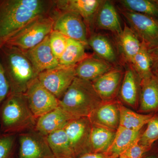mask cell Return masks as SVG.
Wrapping results in <instances>:
<instances>
[{
	"label": "cell",
	"instance_id": "obj_19",
	"mask_svg": "<svg viewBox=\"0 0 158 158\" xmlns=\"http://www.w3.org/2000/svg\"><path fill=\"white\" fill-rule=\"evenodd\" d=\"M141 81L131 65L125 71L118 95L123 102L134 109L139 105Z\"/></svg>",
	"mask_w": 158,
	"mask_h": 158
},
{
	"label": "cell",
	"instance_id": "obj_34",
	"mask_svg": "<svg viewBox=\"0 0 158 158\" xmlns=\"http://www.w3.org/2000/svg\"><path fill=\"white\" fill-rule=\"evenodd\" d=\"M10 92V85L0 61V106Z\"/></svg>",
	"mask_w": 158,
	"mask_h": 158
},
{
	"label": "cell",
	"instance_id": "obj_18",
	"mask_svg": "<svg viewBox=\"0 0 158 158\" xmlns=\"http://www.w3.org/2000/svg\"><path fill=\"white\" fill-rule=\"evenodd\" d=\"M94 27L110 31L117 38L121 35L123 28L118 12L112 2L102 1L95 17Z\"/></svg>",
	"mask_w": 158,
	"mask_h": 158
},
{
	"label": "cell",
	"instance_id": "obj_9",
	"mask_svg": "<svg viewBox=\"0 0 158 158\" xmlns=\"http://www.w3.org/2000/svg\"><path fill=\"white\" fill-rule=\"evenodd\" d=\"M92 127L88 117H80L71 120L64 128L76 158L90 152Z\"/></svg>",
	"mask_w": 158,
	"mask_h": 158
},
{
	"label": "cell",
	"instance_id": "obj_17",
	"mask_svg": "<svg viewBox=\"0 0 158 158\" xmlns=\"http://www.w3.org/2000/svg\"><path fill=\"white\" fill-rule=\"evenodd\" d=\"M75 118L60 106L37 118L35 131L44 137L64 128L67 123Z\"/></svg>",
	"mask_w": 158,
	"mask_h": 158
},
{
	"label": "cell",
	"instance_id": "obj_20",
	"mask_svg": "<svg viewBox=\"0 0 158 158\" xmlns=\"http://www.w3.org/2000/svg\"><path fill=\"white\" fill-rule=\"evenodd\" d=\"M114 65L100 58L90 55L77 64L75 67L76 77L92 81L113 69Z\"/></svg>",
	"mask_w": 158,
	"mask_h": 158
},
{
	"label": "cell",
	"instance_id": "obj_26",
	"mask_svg": "<svg viewBox=\"0 0 158 158\" xmlns=\"http://www.w3.org/2000/svg\"><path fill=\"white\" fill-rule=\"evenodd\" d=\"M116 132L92 125L90 135V152H107L113 143Z\"/></svg>",
	"mask_w": 158,
	"mask_h": 158
},
{
	"label": "cell",
	"instance_id": "obj_35",
	"mask_svg": "<svg viewBox=\"0 0 158 158\" xmlns=\"http://www.w3.org/2000/svg\"><path fill=\"white\" fill-rule=\"evenodd\" d=\"M119 157L111 155L107 152L101 153H88L83 155L78 158H117Z\"/></svg>",
	"mask_w": 158,
	"mask_h": 158
},
{
	"label": "cell",
	"instance_id": "obj_22",
	"mask_svg": "<svg viewBox=\"0 0 158 158\" xmlns=\"http://www.w3.org/2000/svg\"><path fill=\"white\" fill-rule=\"evenodd\" d=\"M46 137L54 158H76L64 128L51 133Z\"/></svg>",
	"mask_w": 158,
	"mask_h": 158
},
{
	"label": "cell",
	"instance_id": "obj_10",
	"mask_svg": "<svg viewBox=\"0 0 158 158\" xmlns=\"http://www.w3.org/2000/svg\"><path fill=\"white\" fill-rule=\"evenodd\" d=\"M25 94L30 110L36 119L59 106V100L41 85L37 78Z\"/></svg>",
	"mask_w": 158,
	"mask_h": 158
},
{
	"label": "cell",
	"instance_id": "obj_31",
	"mask_svg": "<svg viewBox=\"0 0 158 158\" xmlns=\"http://www.w3.org/2000/svg\"><path fill=\"white\" fill-rule=\"evenodd\" d=\"M68 38L58 31H53L49 35L51 49L54 56L59 60L65 51Z\"/></svg>",
	"mask_w": 158,
	"mask_h": 158
},
{
	"label": "cell",
	"instance_id": "obj_7",
	"mask_svg": "<svg viewBox=\"0 0 158 158\" xmlns=\"http://www.w3.org/2000/svg\"><path fill=\"white\" fill-rule=\"evenodd\" d=\"M76 65H59L42 72L37 79L41 85L59 100L63 96L76 77Z\"/></svg>",
	"mask_w": 158,
	"mask_h": 158
},
{
	"label": "cell",
	"instance_id": "obj_3",
	"mask_svg": "<svg viewBox=\"0 0 158 158\" xmlns=\"http://www.w3.org/2000/svg\"><path fill=\"white\" fill-rule=\"evenodd\" d=\"M102 102L91 81L76 77L59 100V106L74 118L88 117Z\"/></svg>",
	"mask_w": 158,
	"mask_h": 158
},
{
	"label": "cell",
	"instance_id": "obj_25",
	"mask_svg": "<svg viewBox=\"0 0 158 158\" xmlns=\"http://www.w3.org/2000/svg\"><path fill=\"white\" fill-rule=\"evenodd\" d=\"M119 108V126L132 131H141L153 116L136 113L126 107L120 101Z\"/></svg>",
	"mask_w": 158,
	"mask_h": 158
},
{
	"label": "cell",
	"instance_id": "obj_24",
	"mask_svg": "<svg viewBox=\"0 0 158 158\" xmlns=\"http://www.w3.org/2000/svg\"><path fill=\"white\" fill-rule=\"evenodd\" d=\"M118 39L123 58L126 62L130 64L133 57L138 53L141 48V41L135 32L126 23Z\"/></svg>",
	"mask_w": 158,
	"mask_h": 158
},
{
	"label": "cell",
	"instance_id": "obj_36",
	"mask_svg": "<svg viewBox=\"0 0 158 158\" xmlns=\"http://www.w3.org/2000/svg\"><path fill=\"white\" fill-rule=\"evenodd\" d=\"M148 52L152 61V70L158 71V45L148 49Z\"/></svg>",
	"mask_w": 158,
	"mask_h": 158
},
{
	"label": "cell",
	"instance_id": "obj_28",
	"mask_svg": "<svg viewBox=\"0 0 158 158\" xmlns=\"http://www.w3.org/2000/svg\"><path fill=\"white\" fill-rule=\"evenodd\" d=\"M129 64L141 79L147 77L152 73V61L148 49L144 43L141 42V48Z\"/></svg>",
	"mask_w": 158,
	"mask_h": 158
},
{
	"label": "cell",
	"instance_id": "obj_23",
	"mask_svg": "<svg viewBox=\"0 0 158 158\" xmlns=\"http://www.w3.org/2000/svg\"><path fill=\"white\" fill-rule=\"evenodd\" d=\"M141 131H135L118 127L111 146L106 152L119 157L131 145L140 140Z\"/></svg>",
	"mask_w": 158,
	"mask_h": 158
},
{
	"label": "cell",
	"instance_id": "obj_1",
	"mask_svg": "<svg viewBox=\"0 0 158 158\" xmlns=\"http://www.w3.org/2000/svg\"><path fill=\"white\" fill-rule=\"evenodd\" d=\"M55 9L54 1L0 0V49L29 23Z\"/></svg>",
	"mask_w": 158,
	"mask_h": 158
},
{
	"label": "cell",
	"instance_id": "obj_37",
	"mask_svg": "<svg viewBox=\"0 0 158 158\" xmlns=\"http://www.w3.org/2000/svg\"><path fill=\"white\" fill-rule=\"evenodd\" d=\"M146 158H155L153 157H147Z\"/></svg>",
	"mask_w": 158,
	"mask_h": 158
},
{
	"label": "cell",
	"instance_id": "obj_38",
	"mask_svg": "<svg viewBox=\"0 0 158 158\" xmlns=\"http://www.w3.org/2000/svg\"><path fill=\"white\" fill-rule=\"evenodd\" d=\"M119 158H123V157H122V156H119V157H118Z\"/></svg>",
	"mask_w": 158,
	"mask_h": 158
},
{
	"label": "cell",
	"instance_id": "obj_12",
	"mask_svg": "<svg viewBox=\"0 0 158 158\" xmlns=\"http://www.w3.org/2000/svg\"><path fill=\"white\" fill-rule=\"evenodd\" d=\"M19 139V158H55L46 137L35 130L20 134Z\"/></svg>",
	"mask_w": 158,
	"mask_h": 158
},
{
	"label": "cell",
	"instance_id": "obj_27",
	"mask_svg": "<svg viewBox=\"0 0 158 158\" xmlns=\"http://www.w3.org/2000/svg\"><path fill=\"white\" fill-rule=\"evenodd\" d=\"M85 46L82 43L68 38L66 48L59 59L60 65H76L89 56L85 51Z\"/></svg>",
	"mask_w": 158,
	"mask_h": 158
},
{
	"label": "cell",
	"instance_id": "obj_39",
	"mask_svg": "<svg viewBox=\"0 0 158 158\" xmlns=\"http://www.w3.org/2000/svg\"></svg>",
	"mask_w": 158,
	"mask_h": 158
},
{
	"label": "cell",
	"instance_id": "obj_30",
	"mask_svg": "<svg viewBox=\"0 0 158 158\" xmlns=\"http://www.w3.org/2000/svg\"><path fill=\"white\" fill-rule=\"evenodd\" d=\"M147 125L146 130L141 134L139 143L151 147L152 144L158 140V115H153Z\"/></svg>",
	"mask_w": 158,
	"mask_h": 158
},
{
	"label": "cell",
	"instance_id": "obj_2",
	"mask_svg": "<svg viewBox=\"0 0 158 158\" xmlns=\"http://www.w3.org/2000/svg\"><path fill=\"white\" fill-rule=\"evenodd\" d=\"M0 61L8 79L11 93H25L38 74L23 52L6 44L0 49Z\"/></svg>",
	"mask_w": 158,
	"mask_h": 158
},
{
	"label": "cell",
	"instance_id": "obj_29",
	"mask_svg": "<svg viewBox=\"0 0 158 158\" xmlns=\"http://www.w3.org/2000/svg\"><path fill=\"white\" fill-rule=\"evenodd\" d=\"M123 9L145 15L158 21V0H122Z\"/></svg>",
	"mask_w": 158,
	"mask_h": 158
},
{
	"label": "cell",
	"instance_id": "obj_16",
	"mask_svg": "<svg viewBox=\"0 0 158 158\" xmlns=\"http://www.w3.org/2000/svg\"><path fill=\"white\" fill-rule=\"evenodd\" d=\"M139 105L142 113L158 111V71L141 79Z\"/></svg>",
	"mask_w": 158,
	"mask_h": 158
},
{
	"label": "cell",
	"instance_id": "obj_6",
	"mask_svg": "<svg viewBox=\"0 0 158 158\" xmlns=\"http://www.w3.org/2000/svg\"><path fill=\"white\" fill-rule=\"evenodd\" d=\"M129 27L148 49L158 45V21L145 15L119 9Z\"/></svg>",
	"mask_w": 158,
	"mask_h": 158
},
{
	"label": "cell",
	"instance_id": "obj_13",
	"mask_svg": "<svg viewBox=\"0 0 158 158\" xmlns=\"http://www.w3.org/2000/svg\"><path fill=\"white\" fill-rule=\"evenodd\" d=\"M119 67H114L106 73L91 81L94 90L102 102L116 99L124 74Z\"/></svg>",
	"mask_w": 158,
	"mask_h": 158
},
{
	"label": "cell",
	"instance_id": "obj_33",
	"mask_svg": "<svg viewBox=\"0 0 158 158\" xmlns=\"http://www.w3.org/2000/svg\"><path fill=\"white\" fill-rule=\"evenodd\" d=\"M151 148L140 144L139 140L131 145L119 156L124 158H141L151 149Z\"/></svg>",
	"mask_w": 158,
	"mask_h": 158
},
{
	"label": "cell",
	"instance_id": "obj_14",
	"mask_svg": "<svg viewBox=\"0 0 158 158\" xmlns=\"http://www.w3.org/2000/svg\"><path fill=\"white\" fill-rule=\"evenodd\" d=\"M119 100L102 102L88 116L93 125L116 131L119 125Z\"/></svg>",
	"mask_w": 158,
	"mask_h": 158
},
{
	"label": "cell",
	"instance_id": "obj_8",
	"mask_svg": "<svg viewBox=\"0 0 158 158\" xmlns=\"http://www.w3.org/2000/svg\"><path fill=\"white\" fill-rule=\"evenodd\" d=\"M53 30L60 32L67 38L82 43L85 46L88 45V29L82 17L75 12L56 9Z\"/></svg>",
	"mask_w": 158,
	"mask_h": 158
},
{
	"label": "cell",
	"instance_id": "obj_21",
	"mask_svg": "<svg viewBox=\"0 0 158 158\" xmlns=\"http://www.w3.org/2000/svg\"><path fill=\"white\" fill-rule=\"evenodd\" d=\"M88 45L98 58L113 65L117 62L118 55L116 49L112 41L106 35L93 33L88 37Z\"/></svg>",
	"mask_w": 158,
	"mask_h": 158
},
{
	"label": "cell",
	"instance_id": "obj_15",
	"mask_svg": "<svg viewBox=\"0 0 158 158\" xmlns=\"http://www.w3.org/2000/svg\"><path fill=\"white\" fill-rule=\"evenodd\" d=\"M23 52L38 75L42 72L55 68L59 65V60L54 56L51 49L49 35L38 45Z\"/></svg>",
	"mask_w": 158,
	"mask_h": 158
},
{
	"label": "cell",
	"instance_id": "obj_11",
	"mask_svg": "<svg viewBox=\"0 0 158 158\" xmlns=\"http://www.w3.org/2000/svg\"><path fill=\"white\" fill-rule=\"evenodd\" d=\"M103 1L101 0H56L55 7L60 11H70L80 15L88 29L89 37L93 34L94 21L99 8Z\"/></svg>",
	"mask_w": 158,
	"mask_h": 158
},
{
	"label": "cell",
	"instance_id": "obj_32",
	"mask_svg": "<svg viewBox=\"0 0 158 158\" xmlns=\"http://www.w3.org/2000/svg\"><path fill=\"white\" fill-rule=\"evenodd\" d=\"M15 134H4L0 135V158H10L15 144Z\"/></svg>",
	"mask_w": 158,
	"mask_h": 158
},
{
	"label": "cell",
	"instance_id": "obj_4",
	"mask_svg": "<svg viewBox=\"0 0 158 158\" xmlns=\"http://www.w3.org/2000/svg\"><path fill=\"white\" fill-rule=\"evenodd\" d=\"M36 119L25 93L10 92L0 106V122L4 134H15L35 127Z\"/></svg>",
	"mask_w": 158,
	"mask_h": 158
},
{
	"label": "cell",
	"instance_id": "obj_5",
	"mask_svg": "<svg viewBox=\"0 0 158 158\" xmlns=\"http://www.w3.org/2000/svg\"><path fill=\"white\" fill-rule=\"evenodd\" d=\"M56 9L52 14L37 18L27 25L6 44L21 50H28L38 45L53 30Z\"/></svg>",
	"mask_w": 158,
	"mask_h": 158
}]
</instances>
